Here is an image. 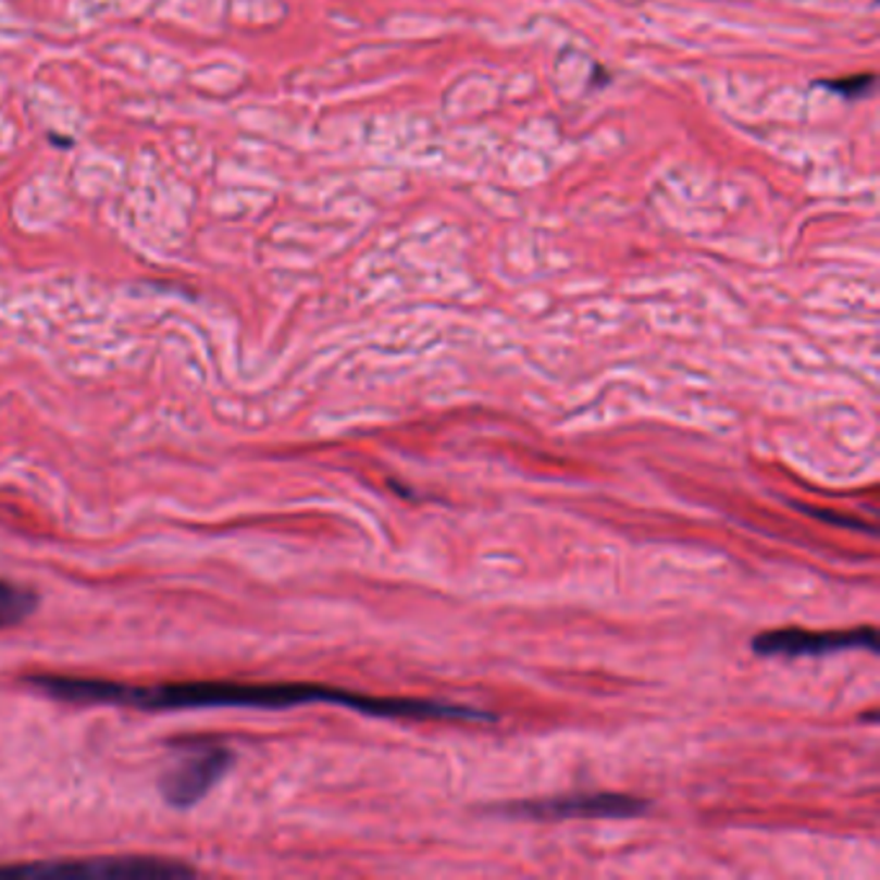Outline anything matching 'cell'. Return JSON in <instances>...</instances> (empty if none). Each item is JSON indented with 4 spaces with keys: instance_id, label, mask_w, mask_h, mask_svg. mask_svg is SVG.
Wrapping results in <instances>:
<instances>
[{
    "instance_id": "cell-1",
    "label": "cell",
    "mask_w": 880,
    "mask_h": 880,
    "mask_svg": "<svg viewBox=\"0 0 880 880\" xmlns=\"http://www.w3.org/2000/svg\"><path fill=\"white\" fill-rule=\"evenodd\" d=\"M26 684L41 695L80 705H122L148 712L199 710V708H251L287 710L297 705H342L364 716L406 720H462V723H494L496 716L466 705L419 697H377L329 687L313 682H225V679H189V682L124 684L112 679L34 674Z\"/></svg>"
},
{
    "instance_id": "cell-2",
    "label": "cell",
    "mask_w": 880,
    "mask_h": 880,
    "mask_svg": "<svg viewBox=\"0 0 880 880\" xmlns=\"http://www.w3.org/2000/svg\"><path fill=\"white\" fill-rule=\"evenodd\" d=\"M194 876V868L165 857H86V860H45L3 865L0 878L52 880H165Z\"/></svg>"
},
{
    "instance_id": "cell-3",
    "label": "cell",
    "mask_w": 880,
    "mask_h": 880,
    "mask_svg": "<svg viewBox=\"0 0 880 880\" xmlns=\"http://www.w3.org/2000/svg\"><path fill=\"white\" fill-rule=\"evenodd\" d=\"M176 746H182L184 754L161 774L158 790L171 808L186 810L210 795V790L231 772L235 757L231 746L214 739H182Z\"/></svg>"
},
{
    "instance_id": "cell-4",
    "label": "cell",
    "mask_w": 880,
    "mask_h": 880,
    "mask_svg": "<svg viewBox=\"0 0 880 880\" xmlns=\"http://www.w3.org/2000/svg\"><path fill=\"white\" fill-rule=\"evenodd\" d=\"M650 808L648 801L625 793H579L560 798L517 801L501 808V814L532 821L566 819H635Z\"/></svg>"
},
{
    "instance_id": "cell-5",
    "label": "cell",
    "mask_w": 880,
    "mask_h": 880,
    "mask_svg": "<svg viewBox=\"0 0 880 880\" xmlns=\"http://www.w3.org/2000/svg\"><path fill=\"white\" fill-rule=\"evenodd\" d=\"M865 648L878 650V635L872 628L842 630V633H810V630H767L752 641L757 656H827L840 650Z\"/></svg>"
},
{
    "instance_id": "cell-6",
    "label": "cell",
    "mask_w": 880,
    "mask_h": 880,
    "mask_svg": "<svg viewBox=\"0 0 880 880\" xmlns=\"http://www.w3.org/2000/svg\"><path fill=\"white\" fill-rule=\"evenodd\" d=\"M39 607L37 592L16 581L0 579V630L16 628Z\"/></svg>"
},
{
    "instance_id": "cell-7",
    "label": "cell",
    "mask_w": 880,
    "mask_h": 880,
    "mask_svg": "<svg viewBox=\"0 0 880 880\" xmlns=\"http://www.w3.org/2000/svg\"><path fill=\"white\" fill-rule=\"evenodd\" d=\"M872 83H876V75L872 73H857V75H847V78L821 80V86L840 96H847V99H857V96L870 94Z\"/></svg>"
},
{
    "instance_id": "cell-8",
    "label": "cell",
    "mask_w": 880,
    "mask_h": 880,
    "mask_svg": "<svg viewBox=\"0 0 880 880\" xmlns=\"http://www.w3.org/2000/svg\"><path fill=\"white\" fill-rule=\"evenodd\" d=\"M801 511H806V515L821 519V522L850 526V530L870 532V535H872V524H865V522H860V519H855V517H842V515H834V511H827V509H810V506H801Z\"/></svg>"
}]
</instances>
